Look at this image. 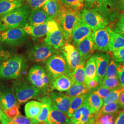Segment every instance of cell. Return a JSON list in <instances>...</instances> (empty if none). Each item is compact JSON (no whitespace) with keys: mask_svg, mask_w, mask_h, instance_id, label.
<instances>
[{"mask_svg":"<svg viewBox=\"0 0 124 124\" xmlns=\"http://www.w3.org/2000/svg\"><path fill=\"white\" fill-rule=\"evenodd\" d=\"M30 7L23 5L0 17V32L8 30L23 28L28 24L31 13Z\"/></svg>","mask_w":124,"mask_h":124,"instance_id":"obj_1","label":"cell"},{"mask_svg":"<svg viewBox=\"0 0 124 124\" xmlns=\"http://www.w3.org/2000/svg\"><path fill=\"white\" fill-rule=\"evenodd\" d=\"M27 67V60L21 54L16 55L0 63V79H18Z\"/></svg>","mask_w":124,"mask_h":124,"instance_id":"obj_2","label":"cell"},{"mask_svg":"<svg viewBox=\"0 0 124 124\" xmlns=\"http://www.w3.org/2000/svg\"><path fill=\"white\" fill-rule=\"evenodd\" d=\"M30 83L40 90V94L52 91L53 80L46 69L39 65H33L27 74Z\"/></svg>","mask_w":124,"mask_h":124,"instance_id":"obj_3","label":"cell"},{"mask_svg":"<svg viewBox=\"0 0 124 124\" xmlns=\"http://www.w3.org/2000/svg\"><path fill=\"white\" fill-rule=\"evenodd\" d=\"M80 18L79 11L67 8L62 5L56 22L66 43H70L71 41L72 31Z\"/></svg>","mask_w":124,"mask_h":124,"instance_id":"obj_4","label":"cell"},{"mask_svg":"<svg viewBox=\"0 0 124 124\" xmlns=\"http://www.w3.org/2000/svg\"><path fill=\"white\" fill-rule=\"evenodd\" d=\"M45 62L46 70L53 81L62 75H71L66 58L61 51L54 53Z\"/></svg>","mask_w":124,"mask_h":124,"instance_id":"obj_5","label":"cell"},{"mask_svg":"<svg viewBox=\"0 0 124 124\" xmlns=\"http://www.w3.org/2000/svg\"><path fill=\"white\" fill-rule=\"evenodd\" d=\"M13 87L19 104H23L40 94V90L31 83L23 80L16 79L13 82Z\"/></svg>","mask_w":124,"mask_h":124,"instance_id":"obj_6","label":"cell"},{"mask_svg":"<svg viewBox=\"0 0 124 124\" xmlns=\"http://www.w3.org/2000/svg\"><path fill=\"white\" fill-rule=\"evenodd\" d=\"M80 16L92 31L108 26L109 22L95 9L83 8L79 11Z\"/></svg>","mask_w":124,"mask_h":124,"instance_id":"obj_7","label":"cell"},{"mask_svg":"<svg viewBox=\"0 0 124 124\" xmlns=\"http://www.w3.org/2000/svg\"><path fill=\"white\" fill-rule=\"evenodd\" d=\"M56 50L44 42L36 45L30 49L28 58L31 61L34 63L45 62L52 55L57 52Z\"/></svg>","mask_w":124,"mask_h":124,"instance_id":"obj_8","label":"cell"},{"mask_svg":"<svg viewBox=\"0 0 124 124\" xmlns=\"http://www.w3.org/2000/svg\"><path fill=\"white\" fill-rule=\"evenodd\" d=\"M28 39L26 33L22 28H17L2 31L0 34V40L5 44L19 46L24 44Z\"/></svg>","mask_w":124,"mask_h":124,"instance_id":"obj_9","label":"cell"},{"mask_svg":"<svg viewBox=\"0 0 124 124\" xmlns=\"http://www.w3.org/2000/svg\"><path fill=\"white\" fill-rule=\"evenodd\" d=\"M47 24L48 31L44 43L55 49L61 47L64 45V38L58 23L53 20L47 23Z\"/></svg>","mask_w":124,"mask_h":124,"instance_id":"obj_10","label":"cell"},{"mask_svg":"<svg viewBox=\"0 0 124 124\" xmlns=\"http://www.w3.org/2000/svg\"><path fill=\"white\" fill-rule=\"evenodd\" d=\"M112 31L110 27L107 26L92 32V38L98 50L102 52H109Z\"/></svg>","mask_w":124,"mask_h":124,"instance_id":"obj_11","label":"cell"},{"mask_svg":"<svg viewBox=\"0 0 124 124\" xmlns=\"http://www.w3.org/2000/svg\"><path fill=\"white\" fill-rule=\"evenodd\" d=\"M61 51L66 58L70 75L82 62H85L75 46L70 43L63 45Z\"/></svg>","mask_w":124,"mask_h":124,"instance_id":"obj_12","label":"cell"},{"mask_svg":"<svg viewBox=\"0 0 124 124\" xmlns=\"http://www.w3.org/2000/svg\"><path fill=\"white\" fill-rule=\"evenodd\" d=\"M15 105H19L13 86L0 84V108L2 111Z\"/></svg>","mask_w":124,"mask_h":124,"instance_id":"obj_13","label":"cell"},{"mask_svg":"<svg viewBox=\"0 0 124 124\" xmlns=\"http://www.w3.org/2000/svg\"><path fill=\"white\" fill-rule=\"evenodd\" d=\"M115 1L116 0H99L94 9L97 10L108 22H113L120 18L115 10Z\"/></svg>","mask_w":124,"mask_h":124,"instance_id":"obj_14","label":"cell"},{"mask_svg":"<svg viewBox=\"0 0 124 124\" xmlns=\"http://www.w3.org/2000/svg\"><path fill=\"white\" fill-rule=\"evenodd\" d=\"M92 34V29L80 17L72 33V40L73 45L76 47L81 41L87 36H91Z\"/></svg>","mask_w":124,"mask_h":124,"instance_id":"obj_15","label":"cell"},{"mask_svg":"<svg viewBox=\"0 0 124 124\" xmlns=\"http://www.w3.org/2000/svg\"><path fill=\"white\" fill-rule=\"evenodd\" d=\"M94 55L97 65V78L99 83L101 85L104 78L111 57L110 54L106 52H97Z\"/></svg>","mask_w":124,"mask_h":124,"instance_id":"obj_16","label":"cell"},{"mask_svg":"<svg viewBox=\"0 0 124 124\" xmlns=\"http://www.w3.org/2000/svg\"><path fill=\"white\" fill-rule=\"evenodd\" d=\"M52 102L59 110L67 115L73 98L62 93L55 92L50 93Z\"/></svg>","mask_w":124,"mask_h":124,"instance_id":"obj_17","label":"cell"},{"mask_svg":"<svg viewBox=\"0 0 124 124\" xmlns=\"http://www.w3.org/2000/svg\"><path fill=\"white\" fill-rule=\"evenodd\" d=\"M75 48L85 61L90 58L97 49L91 35L87 36L81 41Z\"/></svg>","mask_w":124,"mask_h":124,"instance_id":"obj_18","label":"cell"},{"mask_svg":"<svg viewBox=\"0 0 124 124\" xmlns=\"http://www.w3.org/2000/svg\"><path fill=\"white\" fill-rule=\"evenodd\" d=\"M68 115L59 110L52 102L46 124H66L69 122Z\"/></svg>","mask_w":124,"mask_h":124,"instance_id":"obj_19","label":"cell"},{"mask_svg":"<svg viewBox=\"0 0 124 124\" xmlns=\"http://www.w3.org/2000/svg\"><path fill=\"white\" fill-rule=\"evenodd\" d=\"M42 8L32 10L28 20V24L36 26L44 24L53 20Z\"/></svg>","mask_w":124,"mask_h":124,"instance_id":"obj_20","label":"cell"},{"mask_svg":"<svg viewBox=\"0 0 124 124\" xmlns=\"http://www.w3.org/2000/svg\"><path fill=\"white\" fill-rule=\"evenodd\" d=\"M41 103V108L39 115L35 119H31L33 124H39L46 120L50 109L52 104V100L49 96H44L39 99Z\"/></svg>","mask_w":124,"mask_h":124,"instance_id":"obj_21","label":"cell"},{"mask_svg":"<svg viewBox=\"0 0 124 124\" xmlns=\"http://www.w3.org/2000/svg\"><path fill=\"white\" fill-rule=\"evenodd\" d=\"M75 83L71 75H62L53 81L52 91L56 90L60 92H66Z\"/></svg>","mask_w":124,"mask_h":124,"instance_id":"obj_22","label":"cell"},{"mask_svg":"<svg viewBox=\"0 0 124 124\" xmlns=\"http://www.w3.org/2000/svg\"><path fill=\"white\" fill-rule=\"evenodd\" d=\"M23 29L27 35L31 36L34 39H37L46 35L48 31V24L47 23L36 26H32L27 24Z\"/></svg>","mask_w":124,"mask_h":124,"instance_id":"obj_23","label":"cell"},{"mask_svg":"<svg viewBox=\"0 0 124 124\" xmlns=\"http://www.w3.org/2000/svg\"><path fill=\"white\" fill-rule=\"evenodd\" d=\"M62 4L59 0H47L42 9L53 20H56L60 13Z\"/></svg>","mask_w":124,"mask_h":124,"instance_id":"obj_24","label":"cell"},{"mask_svg":"<svg viewBox=\"0 0 124 124\" xmlns=\"http://www.w3.org/2000/svg\"><path fill=\"white\" fill-rule=\"evenodd\" d=\"M41 108V102L32 100L28 102L24 107L27 117L31 119H35L39 115Z\"/></svg>","mask_w":124,"mask_h":124,"instance_id":"obj_25","label":"cell"},{"mask_svg":"<svg viewBox=\"0 0 124 124\" xmlns=\"http://www.w3.org/2000/svg\"><path fill=\"white\" fill-rule=\"evenodd\" d=\"M87 100L92 114H95L99 111L103 105V100L93 92L87 94Z\"/></svg>","mask_w":124,"mask_h":124,"instance_id":"obj_26","label":"cell"},{"mask_svg":"<svg viewBox=\"0 0 124 124\" xmlns=\"http://www.w3.org/2000/svg\"><path fill=\"white\" fill-rule=\"evenodd\" d=\"M23 1L22 0L12 1L7 0H0V16L21 7L23 5Z\"/></svg>","mask_w":124,"mask_h":124,"instance_id":"obj_27","label":"cell"},{"mask_svg":"<svg viewBox=\"0 0 124 124\" xmlns=\"http://www.w3.org/2000/svg\"><path fill=\"white\" fill-rule=\"evenodd\" d=\"M86 81L97 78V65L94 55L89 58L85 65Z\"/></svg>","mask_w":124,"mask_h":124,"instance_id":"obj_28","label":"cell"},{"mask_svg":"<svg viewBox=\"0 0 124 124\" xmlns=\"http://www.w3.org/2000/svg\"><path fill=\"white\" fill-rule=\"evenodd\" d=\"M85 83H75L66 91V95L71 98H75L90 93Z\"/></svg>","mask_w":124,"mask_h":124,"instance_id":"obj_29","label":"cell"},{"mask_svg":"<svg viewBox=\"0 0 124 124\" xmlns=\"http://www.w3.org/2000/svg\"><path fill=\"white\" fill-rule=\"evenodd\" d=\"M124 47V37L112 30L111 31L109 52H113Z\"/></svg>","mask_w":124,"mask_h":124,"instance_id":"obj_30","label":"cell"},{"mask_svg":"<svg viewBox=\"0 0 124 124\" xmlns=\"http://www.w3.org/2000/svg\"><path fill=\"white\" fill-rule=\"evenodd\" d=\"M71 76L75 83H85L86 76L85 73V62H82L77 67L71 74Z\"/></svg>","mask_w":124,"mask_h":124,"instance_id":"obj_31","label":"cell"},{"mask_svg":"<svg viewBox=\"0 0 124 124\" xmlns=\"http://www.w3.org/2000/svg\"><path fill=\"white\" fill-rule=\"evenodd\" d=\"M121 108L122 107L118 101L104 105L102 107L101 109L98 112L95 114V118L96 119L97 117L100 115L114 113L118 112Z\"/></svg>","mask_w":124,"mask_h":124,"instance_id":"obj_32","label":"cell"},{"mask_svg":"<svg viewBox=\"0 0 124 124\" xmlns=\"http://www.w3.org/2000/svg\"><path fill=\"white\" fill-rule=\"evenodd\" d=\"M120 111L113 114L100 115L96 118L94 124H115Z\"/></svg>","mask_w":124,"mask_h":124,"instance_id":"obj_33","label":"cell"},{"mask_svg":"<svg viewBox=\"0 0 124 124\" xmlns=\"http://www.w3.org/2000/svg\"><path fill=\"white\" fill-rule=\"evenodd\" d=\"M87 94L73 98L67 113V115L69 118H70L75 111L81 106L84 101L85 99L86 98Z\"/></svg>","mask_w":124,"mask_h":124,"instance_id":"obj_34","label":"cell"},{"mask_svg":"<svg viewBox=\"0 0 124 124\" xmlns=\"http://www.w3.org/2000/svg\"><path fill=\"white\" fill-rule=\"evenodd\" d=\"M64 7L75 11H80L84 8V0H59Z\"/></svg>","mask_w":124,"mask_h":124,"instance_id":"obj_35","label":"cell"},{"mask_svg":"<svg viewBox=\"0 0 124 124\" xmlns=\"http://www.w3.org/2000/svg\"><path fill=\"white\" fill-rule=\"evenodd\" d=\"M101 85L113 90L122 87L120 79L118 76L113 78H104Z\"/></svg>","mask_w":124,"mask_h":124,"instance_id":"obj_36","label":"cell"},{"mask_svg":"<svg viewBox=\"0 0 124 124\" xmlns=\"http://www.w3.org/2000/svg\"><path fill=\"white\" fill-rule=\"evenodd\" d=\"M119 64V63L116 62L113 57H112L107 68L104 78H113L118 76L117 68Z\"/></svg>","mask_w":124,"mask_h":124,"instance_id":"obj_37","label":"cell"},{"mask_svg":"<svg viewBox=\"0 0 124 124\" xmlns=\"http://www.w3.org/2000/svg\"><path fill=\"white\" fill-rule=\"evenodd\" d=\"M124 91V87L119 89L115 90L111 92L106 98L103 100V105H106L112 102H117L119 98L120 94Z\"/></svg>","mask_w":124,"mask_h":124,"instance_id":"obj_38","label":"cell"},{"mask_svg":"<svg viewBox=\"0 0 124 124\" xmlns=\"http://www.w3.org/2000/svg\"><path fill=\"white\" fill-rule=\"evenodd\" d=\"M114 31L124 37V13L121 14L114 26Z\"/></svg>","mask_w":124,"mask_h":124,"instance_id":"obj_39","label":"cell"},{"mask_svg":"<svg viewBox=\"0 0 124 124\" xmlns=\"http://www.w3.org/2000/svg\"><path fill=\"white\" fill-rule=\"evenodd\" d=\"M18 107L19 105H15L8 109L3 110V112L9 119L13 120L20 115Z\"/></svg>","mask_w":124,"mask_h":124,"instance_id":"obj_40","label":"cell"},{"mask_svg":"<svg viewBox=\"0 0 124 124\" xmlns=\"http://www.w3.org/2000/svg\"><path fill=\"white\" fill-rule=\"evenodd\" d=\"M113 90L107 88L105 87L102 86L101 85L96 90L92 91L94 93L97 94L100 98H102V99H104L105 98L112 92Z\"/></svg>","mask_w":124,"mask_h":124,"instance_id":"obj_41","label":"cell"},{"mask_svg":"<svg viewBox=\"0 0 124 124\" xmlns=\"http://www.w3.org/2000/svg\"><path fill=\"white\" fill-rule=\"evenodd\" d=\"M13 56L11 51L6 49L1 45L0 44V63L4 62Z\"/></svg>","mask_w":124,"mask_h":124,"instance_id":"obj_42","label":"cell"},{"mask_svg":"<svg viewBox=\"0 0 124 124\" xmlns=\"http://www.w3.org/2000/svg\"><path fill=\"white\" fill-rule=\"evenodd\" d=\"M47 0H26L29 6L32 10L42 8Z\"/></svg>","mask_w":124,"mask_h":124,"instance_id":"obj_43","label":"cell"},{"mask_svg":"<svg viewBox=\"0 0 124 124\" xmlns=\"http://www.w3.org/2000/svg\"><path fill=\"white\" fill-rule=\"evenodd\" d=\"M112 57L119 63L124 62V47L112 52Z\"/></svg>","mask_w":124,"mask_h":124,"instance_id":"obj_44","label":"cell"},{"mask_svg":"<svg viewBox=\"0 0 124 124\" xmlns=\"http://www.w3.org/2000/svg\"><path fill=\"white\" fill-rule=\"evenodd\" d=\"M115 10L120 17L122 14L124 13V0H116Z\"/></svg>","mask_w":124,"mask_h":124,"instance_id":"obj_45","label":"cell"},{"mask_svg":"<svg viewBox=\"0 0 124 124\" xmlns=\"http://www.w3.org/2000/svg\"><path fill=\"white\" fill-rule=\"evenodd\" d=\"M12 120L16 124H33L31 119L20 115Z\"/></svg>","mask_w":124,"mask_h":124,"instance_id":"obj_46","label":"cell"},{"mask_svg":"<svg viewBox=\"0 0 124 124\" xmlns=\"http://www.w3.org/2000/svg\"><path fill=\"white\" fill-rule=\"evenodd\" d=\"M85 84L90 92H92L96 90L101 85L97 79H94L93 80L86 81L85 82Z\"/></svg>","mask_w":124,"mask_h":124,"instance_id":"obj_47","label":"cell"},{"mask_svg":"<svg viewBox=\"0 0 124 124\" xmlns=\"http://www.w3.org/2000/svg\"><path fill=\"white\" fill-rule=\"evenodd\" d=\"M117 75L122 87H124V62L119 64L117 68Z\"/></svg>","mask_w":124,"mask_h":124,"instance_id":"obj_48","label":"cell"},{"mask_svg":"<svg viewBox=\"0 0 124 124\" xmlns=\"http://www.w3.org/2000/svg\"><path fill=\"white\" fill-rule=\"evenodd\" d=\"M99 0H84V7L87 9H94L97 6Z\"/></svg>","mask_w":124,"mask_h":124,"instance_id":"obj_49","label":"cell"},{"mask_svg":"<svg viewBox=\"0 0 124 124\" xmlns=\"http://www.w3.org/2000/svg\"><path fill=\"white\" fill-rule=\"evenodd\" d=\"M1 122L2 124H16L13 121L6 115L3 111L1 113Z\"/></svg>","mask_w":124,"mask_h":124,"instance_id":"obj_50","label":"cell"},{"mask_svg":"<svg viewBox=\"0 0 124 124\" xmlns=\"http://www.w3.org/2000/svg\"><path fill=\"white\" fill-rule=\"evenodd\" d=\"M115 124H124V110L120 112Z\"/></svg>","mask_w":124,"mask_h":124,"instance_id":"obj_51","label":"cell"},{"mask_svg":"<svg viewBox=\"0 0 124 124\" xmlns=\"http://www.w3.org/2000/svg\"><path fill=\"white\" fill-rule=\"evenodd\" d=\"M118 102L119 103L122 108H124V91L120 94Z\"/></svg>","mask_w":124,"mask_h":124,"instance_id":"obj_52","label":"cell"},{"mask_svg":"<svg viewBox=\"0 0 124 124\" xmlns=\"http://www.w3.org/2000/svg\"><path fill=\"white\" fill-rule=\"evenodd\" d=\"M66 124H77V122L69 120V122Z\"/></svg>","mask_w":124,"mask_h":124,"instance_id":"obj_53","label":"cell"},{"mask_svg":"<svg viewBox=\"0 0 124 124\" xmlns=\"http://www.w3.org/2000/svg\"><path fill=\"white\" fill-rule=\"evenodd\" d=\"M95 120H96V119H94L93 120H90V121H89L88 122H87L85 124H94Z\"/></svg>","mask_w":124,"mask_h":124,"instance_id":"obj_54","label":"cell"},{"mask_svg":"<svg viewBox=\"0 0 124 124\" xmlns=\"http://www.w3.org/2000/svg\"><path fill=\"white\" fill-rule=\"evenodd\" d=\"M2 110H1V109L0 108V124H1V113H2Z\"/></svg>","mask_w":124,"mask_h":124,"instance_id":"obj_55","label":"cell"},{"mask_svg":"<svg viewBox=\"0 0 124 124\" xmlns=\"http://www.w3.org/2000/svg\"><path fill=\"white\" fill-rule=\"evenodd\" d=\"M9 0V1H19V0H22L23 1L24 0Z\"/></svg>","mask_w":124,"mask_h":124,"instance_id":"obj_56","label":"cell"}]
</instances>
